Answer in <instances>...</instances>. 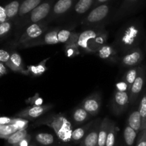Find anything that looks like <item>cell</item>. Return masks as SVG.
<instances>
[{"mask_svg":"<svg viewBox=\"0 0 146 146\" xmlns=\"http://www.w3.org/2000/svg\"><path fill=\"white\" fill-rule=\"evenodd\" d=\"M36 125H46L52 128L57 138L64 143L71 142L72 125L63 114H53L36 122Z\"/></svg>","mask_w":146,"mask_h":146,"instance_id":"6da1fadb","label":"cell"},{"mask_svg":"<svg viewBox=\"0 0 146 146\" xmlns=\"http://www.w3.org/2000/svg\"><path fill=\"white\" fill-rule=\"evenodd\" d=\"M102 28L88 29L78 34L77 44L79 48L86 52H96L105 45L107 34Z\"/></svg>","mask_w":146,"mask_h":146,"instance_id":"7a4b0ae2","label":"cell"},{"mask_svg":"<svg viewBox=\"0 0 146 146\" xmlns=\"http://www.w3.org/2000/svg\"><path fill=\"white\" fill-rule=\"evenodd\" d=\"M141 27L138 24H131L125 27L122 34H119L118 39L120 48L125 51H132L136 48L141 36Z\"/></svg>","mask_w":146,"mask_h":146,"instance_id":"3957f363","label":"cell"},{"mask_svg":"<svg viewBox=\"0 0 146 146\" xmlns=\"http://www.w3.org/2000/svg\"><path fill=\"white\" fill-rule=\"evenodd\" d=\"M56 0H44L38 7L32 10L22 19L24 26L44 21L49 17L53 7Z\"/></svg>","mask_w":146,"mask_h":146,"instance_id":"277c9868","label":"cell"},{"mask_svg":"<svg viewBox=\"0 0 146 146\" xmlns=\"http://www.w3.org/2000/svg\"><path fill=\"white\" fill-rule=\"evenodd\" d=\"M111 6L109 2L94 7L83 19L81 24L86 26H96L105 21L111 13Z\"/></svg>","mask_w":146,"mask_h":146,"instance_id":"5b68a950","label":"cell"},{"mask_svg":"<svg viewBox=\"0 0 146 146\" xmlns=\"http://www.w3.org/2000/svg\"><path fill=\"white\" fill-rule=\"evenodd\" d=\"M48 29L46 24L44 21L30 24L26 28L24 33L19 38L18 44L24 47L27 44L40 38L46 32Z\"/></svg>","mask_w":146,"mask_h":146,"instance_id":"8992f818","label":"cell"},{"mask_svg":"<svg viewBox=\"0 0 146 146\" xmlns=\"http://www.w3.org/2000/svg\"><path fill=\"white\" fill-rule=\"evenodd\" d=\"M129 104V92L115 90L111 103L112 112L115 115H121L124 111H126Z\"/></svg>","mask_w":146,"mask_h":146,"instance_id":"52a82bcc","label":"cell"},{"mask_svg":"<svg viewBox=\"0 0 146 146\" xmlns=\"http://www.w3.org/2000/svg\"><path fill=\"white\" fill-rule=\"evenodd\" d=\"M77 1L78 0H56L48 19L51 21L66 15L71 9L74 8Z\"/></svg>","mask_w":146,"mask_h":146,"instance_id":"ba28073f","label":"cell"},{"mask_svg":"<svg viewBox=\"0 0 146 146\" xmlns=\"http://www.w3.org/2000/svg\"><path fill=\"white\" fill-rule=\"evenodd\" d=\"M51 108H52L51 105L33 106L20 111L16 115V116L26 120H34L44 115Z\"/></svg>","mask_w":146,"mask_h":146,"instance_id":"9c48e42d","label":"cell"},{"mask_svg":"<svg viewBox=\"0 0 146 146\" xmlns=\"http://www.w3.org/2000/svg\"><path fill=\"white\" fill-rule=\"evenodd\" d=\"M101 104L102 102L101 95L98 93H94L82 101L81 106L84 108L90 115L96 116L99 113Z\"/></svg>","mask_w":146,"mask_h":146,"instance_id":"30bf717a","label":"cell"},{"mask_svg":"<svg viewBox=\"0 0 146 146\" xmlns=\"http://www.w3.org/2000/svg\"><path fill=\"white\" fill-rule=\"evenodd\" d=\"M145 79V68L144 66H140L139 72L135 78V81L131 86L129 91L130 103L132 104H135L136 100L139 97L140 94L142 92L143 88Z\"/></svg>","mask_w":146,"mask_h":146,"instance_id":"8fae6325","label":"cell"},{"mask_svg":"<svg viewBox=\"0 0 146 146\" xmlns=\"http://www.w3.org/2000/svg\"><path fill=\"white\" fill-rule=\"evenodd\" d=\"M59 31V29H53L50 31H46L43 36H41L40 38L29 44H27L24 47H31L36 46L40 45H54L59 43L58 39V33Z\"/></svg>","mask_w":146,"mask_h":146,"instance_id":"7c38bea8","label":"cell"},{"mask_svg":"<svg viewBox=\"0 0 146 146\" xmlns=\"http://www.w3.org/2000/svg\"><path fill=\"white\" fill-rule=\"evenodd\" d=\"M100 124L99 119L94 121V124L79 144V146H98Z\"/></svg>","mask_w":146,"mask_h":146,"instance_id":"4fadbf2b","label":"cell"},{"mask_svg":"<svg viewBox=\"0 0 146 146\" xmlns=\"http://www.w3.org/2000/svg\"><path fill=\"white\" fill-rule=\"evenodd\" d=\"M143 53L139 48L129 51L122 58V64L125 67L137 66L143 59Z\"/></svg>","mask_w":146,"mask_h":146,"instance_id":"5bb4252c","label":"cell"},{"mask_svg":"<svg viewBox=\"0 0 146 146\" xmlns=\"http://www.w3.org/2000/svg\"><path fill=\"white\" fill-rule=\"evenodd\" d=\"M143 0H123L119 9L115 14L116 19H120L131 14L136 7L142 3Z\"/></svg>","mask_w":146,"mask_h":146,"instance_id":"9a60e30c","label":"cell"},{"mask_svg":"<svg viewBox=\"0 0 146 146\" xmlns=\"http://www.w3.org/2000/svg\"><path fill=\"white\" fill-rule=\"evenodd\" d=\"M34 140L39 146H54L59 143L55 135L48 133H38L34 135Z\"/></svg>","mask_w":146,"mask_h":146,"instance_id":"2e32d148","label":"cell"},{"mask_svg":"<svg viewBox=\"0 0 146 146\" xmlns=\"http://www.w3.org/2000/svg\"><path fill=\"white\" fill-rule=\"evenodd\" d=\"M6 65L9 68H11L12 71H16V72H20L23 74H27V75L29 74L28 70L25 69L24 68L21 56L17 52H13L11 54L9 61L6 64Z\"/></svg>","mask_w":146,"mask_h":146,"instance_id":"e0dca14e","label":"cell"},{"mask_svg":"<svg viewBox=\"0 0 146 146\" xmlns=\"http://www.w3.org/2000/svg\"><path fill=\"white\" fill-rule=\"evenodd\" d=\"M94 123V121H92L86 123V125L78 127V128H75V129H73L72 133H71V142L75 144V145H78V144L81 143L82 140L84 139V137L86 136L87 133L88 132L90 128L93 125Z\"/></svg>","mask_w":146,"mask_h":146,"instance_id":"ac0fdd59","label":"cell"},{"mask_svg":"<svg viewBox=\"0 0 146 146\" xmlns=\"http://www.w3.org/2000/svg\"><path fill=\"white\" fill-rule=\"evenodd\" d=\"M112 121L108 117H105L101 121L100 124L99 131H98V146H106L107 136L111 128Z\"/></svg>","mask_w":146,"mask_h":146,"instance_id":"d6986e66","label":"cell"},{"mask_svg":"<svg viewBox=\"0 0 146 146\" xmlns=\"http://www.w3.org/2000/svg\"><path fill=\"white\" fill-rule=\"evenodd\" d=\"M44 1V0H22L20 6L18 17L21 19H23L34 9L38 7Z\"/></svg>","mask_w":146,"mask_h":146,"instance_id":"ffe728a7","label":"cell"},{"mask_svg":"<svg viewBox=\"0 0 146 146\" xmlns=\"http://www.w3.org/2000/svg\"><path fill=\"white\" fill-rule=\"evenodd\" d=\"M92 115H90L84 108L81 106L77 107L73 111L71 114V119L74 122V125H79L84 123L91 119Z\"/></svg>","mask_w":146,"mask_h":146,"instance_id":"44dd1931","label":"cell"},{"mask_svg":"<svg viewBox=\"0 0 146 146\" xmlns=\"http://www.w3.org/2000/svg\"><path fill=\"white\" fill-rule=\"evenodd\" d=\"M95 0H78L74 7V11L76 15L81 16L88 13L92 9Z\"/></svg>","mask_w":146,"mask_h":146,"instance_id":"7402d4cb","label":"cell"},{"mask_svg":"<svg viewBox=\"0 0 146 146\" xmlns=\"http://www.w3.org/2000/svg\"><path fill=\"white\" fill-rule=\"evenodd\" d=\"M78 34L74 33L71 39L66 44L65 53L68 57H75L80 54L79 47L77 44Z\"/></svg>","mask_w":146,"mask_h":146,"instance_id":"603a6c76","label":"cell"},{"mask_svg":"<svg viewBox=\"0 0 146 146\" xmlns=\"http://www.w3.org/2000/svg\"><path fill=\"white\" fill-rule=\"evenodd\" d=\"M128 125L132 128L137 133H139L142 126V118L138 109H135L131 113L128 118Z\"/></svg>","mask_w":146,"mask_h":146,"instance_id":"cb8c5ba5","label":"cell"},{"mask_svg":"<svg viewBox=\"0 0 146 146\" xmlns=\"http://www.w3.org/2000/svg\"><path fill=\"white\" fill-rule=\"evenodd\" d=\"M22 0H12L4 7L9 21L18 17Z\"/></svg>","mask_w":146,"mask_h":146,"instance_id":"d4e9b609","label":"cell"},{"mask_svg":"<svg viewBox=\"0 0 146 146\" xmlns=\"http://www.w3.org/2000/svg\"><path fill=\"white\" fill-rule=\"evenodd\" d=\"M138 133L127 124L123 130V139L125 146H134Z\"/></svg>","mask_w":146,"mask_h":146,"instance_id":"484cf974","label":"cell"},{"mask_svg":"<svg viewBox=\"0 0 146 146\" xmlns=\"http://www.w3.org/2000/svg\"><path fill=\"white\" fill-rule=\"evenodd\" d=\"M29 134L28 133L27 129L21 130V131H18L13 133L12 135H10L8 138L7 139V143L8 145L13 146L16 144L19 143L20 141H22L25 138H27Z\"/></svg>","mask_w":146,"mask_h":146,"instance_id":"4316f807","label":"cell"},{"mask_svg":"<svg viewBox=\"0 0 146 146\" xmlns=\"http://www.w3.org/2000/svg\"><path fill=\"white\" fill-rule=\"evenodd\" d=\"M49 59V58H46L45 60L41 61L40 64L36 66H29L27 67L29 74H31L34 76H41L47 70V67L46 66V61Z\"/></svg>","mask_w":146,"mask_h":146,"instance_id":"83f0119b","label":"cell"},{"mask_svg":"<svg viewBox=\"0 0 146 146\" xmlns=\"http://www.w3.org/2000/svg\"><path fill=\"white\" fill-rule=\"evenodd\" d=\"M140 66H137L132 67L130 69H128V71H127L126 74L123 76V81L126 83L127 85L129 87L130 90H131V86H132L133 84L134 83L137 76H138L140 70Z\"/></svg>","mask_w":146,"mask_h":146,"instance_id":"f1b7e54d","label":"cell"},{"mask_svg":"<svg viewBox=\"0 0 146 146\" xmlns=\"http://www.w3.org/2000/svg\"><path fill=\"white\" fill-rule=\"evenodd\" d=\"M96 53H97L100 58L103 59H108L115 55L116 50L111 46L104 45Z\"/></svg>","mask_w":146,"mask_h":146,"instance_id":"f546056e","label":"cell"},{"mask_svg":"<svg viewBox=\"0 0 146 146\" xmlns=\"http://www.w3.org/2000/svg\"><path fill=\"white\" fill-rule=\"evenodd\" d=\"M138 111H139L141 118H142L141 131H143L146 128V90L144 91L143 94L141 98V101H140L139 106H138Z\"/></svg>","mask_w":146,"mask_h":146,"instance_id":"4dcf8cb0","label":"cell"},{"mask_svg":"<svg viewBox=\"0 0 146 146\" xmlns=\"http://www.w3.org/2000/svg\"><path fill=\"white\" fill-rule=\"evenodd\" d=\"M18 131V129L12 124L0 125V138L7 139L10 135Z\"/></svg>","mask_w":146,"mask_h":146,"instance_id":"1f68e13d","label":"cell"},{"mask_svg":"<svg viewBox=\"0 0 146 146\" xmlns=\"http://www.w3.org/2000/svg\"><path fill=\"white\" fill-rule=\"evenodd\" d=\"M116 133L117 129L116 127H115V123L112 121L108 136H107L106 141V146H115V139H116Z\"/></svg>","mask_w":146,"mask_h":146,"instance_id":"d6a6232c","label":"cell"},{"mask_svg":"<svg viewBox=\"0 0 146 146\" xmlns=\"http://www.w3.org/2000/svg\"><path fill=\"white\" fill-rule=\"evenodd\" d=\"M73 34L74 33H72L68 29H59L58 33V39L59 43L66 44L71 39Z\"/></svg>","mask_w":146,"mask_h":146,"instance_id":"836d02e7","label":"cell"},{"mask_svg":"<svg viewBox=\"0 0 146 146\" xmlns=\"http://www.w3.org/2000/svg\"><path fill=\"white\" fill-rule=\"evenodd\" d=\"M11 124L14 125L18 129V131H21V130L27 129V127H28L29 121L28 120L21 118H12Z\"/></svg>","mask_w":146,"mask_h":146,"instance_id":"e575fe53","label":"cell"},{"mask_svg":"<svg viewBox=\"0 0 146 146\" xmlns=\"http://www.w3.org/2000/svg\"><path fill=\"white\" fill-rule=\"evenodd\" d=\"M11 29V23L9 21L0 24V37L8 34Z\"/></svg>","mask_w":146,"mask_h":146,"instance_id":"d590c367","label":"cell"},{"mask_svg":"<svg viewBox=\"0 0 146 146\" xmlns=\"http://www.w3.org/2000/svg\"><path fill=\"white\" fill-rule=\"evenodd\" d=\"M135 146H146V132L145 129L140 132L139 137L136 142Z\"/></svg>","mask_w":146,"mask_h":146,"instance_id":"8d00e7d4","label":"cell"},{"mask_svg":"<svg viewBox=\"0 0 146 146\" xmlns=\"http://www.w3.org/2000/svg\"><path fill=\"white\" fill-rule=\"evenodd\" d=\"M10 56H11V55L7 51L2 49H0V62L7 64L9 61Z\"/></svg>","mask_w":146,"mask_h":146,"instance_id":"74e56055","label":"cell"},{"mask_svg":"<svg viewBox=\"0 0 146 146\" xmlns=\"http://www.w3.org/2000/svg\"><path fill=\"white\" fill-rule=\"evenodd\" d=\"M116 90L119 91H128V92L130 91L129 87L127 85L126 83L123 81H121L116 84Z\"/></svg>","mask_w":146,"mask_h":146,"instance_id":"f35d334b","label":"cell"},{"mask_svg":"<svg viewBox=\"0 0 146 146\" xmlns=\"http://www.w3.org/2000/svg\"><path fill=\"white\" fill-rule=\"evenodd\" d=\"M8 21L9 19L7 18V14H6L5 9H4V7L0 5V24Z\"/></svg>","mask_w":146,"mask_h":146,"instance_id":"ab89813d","label":"cell"},{"mask_svg":"<svg viewBox=\"0 0 146 146\" xmlns=\"http://www.w3.org/2000/svg\"><path fill=\"white\" fill-rule=\"evenodd\" d=\"M31 138H32L31 135H29L27 138H25L24 139H23L22 141H20L19 143L16 144V145L13 146H29L31 143Z\"/></svg>","mask_w":146,"mask_h":146,"instance_id":"60d3db41","label":"cell"},{"mask_svg":"<svg viewBox=\"0 0 146 146\" xmlns=\"http://www.w3.org/2000/svg\"><path fill=\"white\" fill-rule=\"evenodd\" d=\"M12 118H8V117H1L0 118V125H8L11 124Z\"/></svg>","mask_w":146,"mask_h":146,"instance_id":"b9f144b4","label":"cell"},{"mask_svg":"<svg viewBox=\"0 0 146 146\" xmlns=\"http://www.w3.org/2000/svg\"><path fill=\"white\" fill-rule=\"evenodd\" d=\"M110 1H111V0H95V3H94V7H93V8H94V7H97V6L98 5H101V4L109 2Z\"/></svg>","mask_w":146,"mask_h":146,"instance_id":"7bdbcfd3","label":"cell"},{"mask_svg":"<svg viewBox=\"0 0 146 146\" xmlns=\"http://www.w3.org/2000/svg\"><path fill=\"white\" fill-rule=\"evenodd\" d=\"M7 73V68H6V67L4 66V65L2 64V63L0 62V76L4 75V74H6Z\"/></svg>","mask_w":146,"mask_h":146,"instance_id":"ee69618b","label":"cell"},{"mask_svg":"<svg viewBox=\"0 0 146 146\" xmlns=\"http://www.w3.org/2000/svg\"><path fill=\"white\" fill-rule=\"evenodd\" d=\"M29 146H39V145H38L37 144H36L35 143H30V145Z\"/></svg>","mask_w":146,"mask_h":146,"instance_id":"f6af8a7d","label":"cell"},{"mask_svg":"<svg viewBox=\"0 0 146 146\" xmlns=\"http://www.w3.org/2000/svg\"><path fill=\"white\" fill-rule=\"evenodd\" d=\"M145 132H146V128H145Z\"/></svg>","mask_w":146,"mask_h":146,"instance_id":"bcb514c9","label":"cell"},{"mask_svg":"<svg viewBox=\"0 0 146 146\" xmlns=\"http://www.w3.org/2000/svg\"><path fill=\"white\" fill-rule=\"evenodd\" d=\"M57 146H58V145H57Z\"/></svg>","mask_w":146,"mask_h":146,"instance_id":"7dc6e473","label":"cell"}]
</instances>
